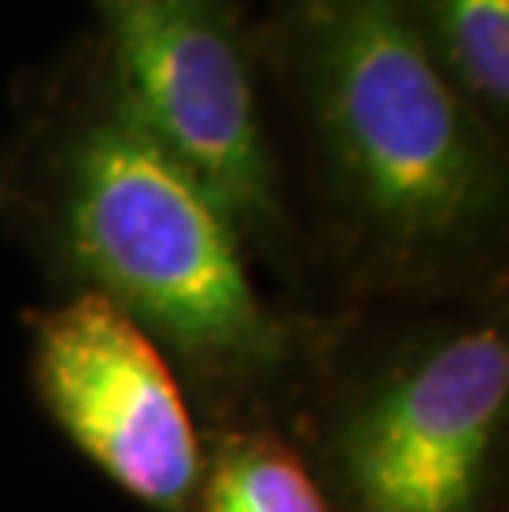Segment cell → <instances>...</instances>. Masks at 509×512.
I'll use <instances>...</instances> for the list:
<instances>
[{
  "label": "cell",
  "instance_id": "5",
  "mask_svg": "<svg viewBox=\"0 0 509 512\" xmlns=\"http://www.w3.org/2000/svg\"><path fill=\"white\" fill-rule=\"evenodd\" d=\"M30 374L73 446L156 512H186L202 440L169 357L113 301L77 288L30 318Z\"/></svg>",
  "mask_w": 509,
  "mask_h": 512
},
{
  "label": "cell",
  "instance_id": "7",
  "mask_svg": "<svg viewBox=\"0 0 509 512\" xmlns=\"http://www.w3.org/2000/svg\"><path fill=\"white\" fill-rule=\"evenodd\" d=\"M420 30L443 73L483 119L509 103V0H424Z\"/></svg>",
  "mask_w": 509,
  "mask_h": 512
},
{
  "label": "cell",
  "instance_id": "2",
  "mask_svg": "<svg viewBox=\"0 0 509 512\" xmlns=\"http://www.w3.org/2000/svg\"><path fill=\"white\" fill-rule=\"evenodd\" d=\"M305 83L334 189L387 281L476 255L503 215L486 119L430 53L407 0H308Z\"/></svg>",
  "mask_w": 509,
  "mask_h": 512
},
{
  "label": "cell",
  "instance_id": "4",
  "mask_svg": "<svg viewBox=\"0 0 509 512\" xmlns=\"http://www.w3.org/2000/svg\"><path fill=\"white\" fill-rule=\"evenodd\" d=\"M119 100L242 232L278 225L245 53L215 0H106Z\"/></svg>",
  "mask_w": 509,
  "mask_h": 512
},
{
  "label": "cell",
  "instance_id": "6",
  "mask_svg": "<svg viewBox=\"0 0 509 512\" xmlns=\"http://www.w3.org/2000/svg\"><path fill=\"white\" fill-rule=\"evenodd\" d=\"M186 512H334L295 446L272 427L232 423L202 446Z\"/></svg>",
  "mask_w": 509,
  "mask_h": 512
},
{
  "label": "cell",
  "instance_id": "3",
  "mask_svg": "<svg viewBox=\"0 0 509 512\" xmlns=\"http://www.w3.org/2000/svg\"><path fill=\"white\" fill-rule=\"evenodd\" d=\"M509 410L503 321L407 341L324 433L334 512H486Z\"/></svg>",
  "mask_w": 509,
  "mask_h": 512
},
{
  "label": "cell",
  "instance_id": "1",
  "mask_svg": "<svg viewBox=\"0 0 509 512\" xmlns=\"http://www.w3.org/2000/svg\"><path fill=\"white\" fill-rule=\"evenodd\" d=\"M57 248L80 288L113 301L219 410L285 384L298 334L262 301L242 235L119 100L57 162Z\"/></svg>",
  "mask_w": 509,
  "mask_h": 512
}]
</instances>
